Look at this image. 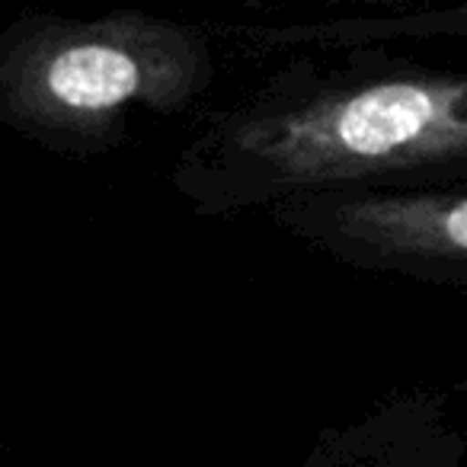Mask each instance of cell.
<instances>
[{"label":"cell","mask_w":467,"mask_h":467,"mask_svg":"<svg viewBox=\"0 0 467 467\" xmlns=\"http://www.w3.org/2000/svg\"><path fill=\"white\" fill-rule=\"evenodd\" d=\"M467 180V78L388 46L292 52L192 119L167 167L199 218L378 182Z\"/></svg>","instance_id":"1"},{"label":"cell","mask_w":467,"mask_h":467,"mask_svg":"<svg viewBox=\"0 0 467 467\" xmlns=\"http://www.w3.org/2000/svg\"><path fill=\"white\" fill-rule=\"evenodd\" d=\"M282 55L279 26L109 10L0 16V129L65 161L116 154L131 116H199L234 61Z\"/></svg>","instance_id":"2"},{"label":"cell","mask_w":467,"mask_h":467,"mask_svg":"<svg viewBox=\"0 0 467 467\" xmlns=\"http://www.w3.org/2000/svg\"><path fill=\"white\" fill-rule=\"evenodd\" d=\"M263 214L339 266L439 288L467 285V180L330 189Z\"/></svg>","instance_id":"3"}]
</instances>
